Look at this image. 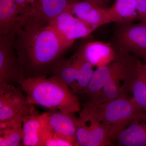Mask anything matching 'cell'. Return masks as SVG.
I'll list each match as a JSON object with an SVG mask.
<instances>
[{
	"label": "cell",
	"instance_id": "obj_1",
	"mask_svg": "<svg viewBox=\"0 0 146 146\" xmlns=\"http://www.w3.org/2000/svg\"><path fill=\"white\" fill-rule=\"evenodd\" d=\"M73 44L49 25L18 29L15 48L25 78L54 75Z\"/></svg>",
	"mask_w": 146,
	"mask_h": 146
},
{
	"label": "cell",
	"instance_id": "obj_2",
	"mask_svg": "<svg viewBox=\"0 0 146 146\" xmlns=\"http://www.w3.org/2000/svg\"><path fill=\"white\" fill-rule=\"evenodd\" d=\"M137 58L121 55L108 65L97 68L87 87L89 102L98 105L129 96L136 72Z\"/></svg>",
	"mask_w": 146,
	"mask_h": 146
},
{
	"label": "cell",
	"instance_id": "obj_3",
	"mask_svg": "<svg viewBox=\"0 0 146 146\" xmlns=\"http://www.w3.org/2000/svg\"><path fill=\"white\" fill-rule=\"evenodd\" d=\"M20 88L29 104L68 114L79 113L81 110L78 96L56 76L25 78Z\"/></svg>",
	"mask_w": 146,
	"mask_h": 146
},
{
	"label": "cell",
	"instance_id": "obj_4",
	"mask_svg": "<svg viewBox=\"0 0 146 146\" xmlns=\"http://www.w3.org/2000/svg\"><path fill=\"white\" fill-rule=\"evenodd\" d=\"M94 105L113 142L133 119L145 112L138 106L132 97L129 96Z\"/></svg>",
	"mask_w": 146,
	"mask_h": 146
},
{
	"label": "cell",
	"instance_id": "obj_5",
	"mask_svg": "<svg viewBox=\"0 0 146 146\" xmlns=\"http://www.w3.org/2000/svg\"><path fill=\"white\" fill-rule=\"evenodd\" d=\"M76 141L79 146H109L113 142L94 104L88 102L76 117Z\"/></svg>",
	"mask_w": 146,
	"mask_h": 146
},
{
	"label": "cell",
	"instance_id": "obj_6",
	"mask_svg": "<svg viewBox=\"0 0 146 146\" xmlns=\"http://www.w3.org/2000/svg\"><path fill=\"white\" fill-rule=\"evenodd\" d=\"M83 45L69 58L64 59L54 75L59 78L78 96L86 94L94 70L83 54Z\"/></svg>",
	"mask_w": 146,
	"mask_h": 146
},
{
	"label": "cell",
	"instance_id": "obj_7",
	"mask_svg": "<svg viewBox=\"0 0 146 146\" xmlns=\"http://www.w3.org/2000/svg\"><path fill=\"white\" fill-rule=\"evenodd\" d=\"M16 37L0 36V81L20 87L25 77L15 49Z\"/></svg>",
	"mask_w": 146,
	"mask_h": 146
},
{
	"label": "cell",
	"instance_id": "obj_8",
	"mask_svg": "<svg viewBox=\"0 0 146 146\" xmlns=\"http://www.w3.org/2000/svg\"><path fill=\"white\" fill-rule=\"evenodd\" d=\"M120 54H132L146 60V22L123 24L116 36Z\"/></svg>",
	"mask_w": 146,
	"mask_h": 146
},
{
	"label": "cell",
	"instance_id": "obj_9",
	"mask_svg": "<svg viewBox=\"0 0 146 146\" xmlns=\"http://www.w3.org/2000/svg\"><path fill=\"white\" fill-rule=\"evenodd\" d=\"M43 125L50 134H54L78 146L76 141V117L75 114L51 110L40 115Z\"/></svg>",
	"mask_w": 146,
	"mask_h": 146
},
{
	"label": "cell",
	"instance_id": "obj_10",
	"mask_svg": "<svg viewBox=\"0 0 146 146\" xmlns=\"http://www.w3.org/2000/svg\"><path fill=\"white\" fill-rule=\"evenodd\" d=\"M20 87L0 81V122L23 115L31 104Z\"/></svg>",
	"mask_w": 146,
	"mask_h": 146
},
{
	"label": "cell",
	"instance_id": "obj_11",
	"mask_svg": "<svg viewBox=\"0 0 146 146\" xmlns=\"http://www.w3.org/2000/svg\"><path fill=\"white\" fill-rule=\"evenodd\" d=\"M78 0H39L34 10L24 20L22 27L47 26Z\"/></svg>",
	"mask_w": 146,
	"mask_h": 146
},
{
	"label": "cell",
	"instance_id": "obj_12",
	"mask_svg": "<svg viewBox=\"0 0 146 146\" xmlns=\"http://www.w3.org/2000/svg\"><path fill=\"white\" fill-rule=\"evenodd\" d=\"M34 106L30 105L23 117L22 145L45 146L50 134L43 125Z\"/></svg>",
	"mask_w": 146,
	"mask_h": 146
},
{
	"label": "cell",
	"instance_id": "obj_13",
	"mask_svg": "<svg viewBox=\"0 0 146 146\" xmlns=\"http://www.w3.org/2000/svg\"><path fill=\"white\" fill-rule=\"evenodd\" d=\"M48 25L73 44L76 39L86 37L94 31L67 10L51 21Z\"/></svg>",
	"mask_w": 146,
	"mask_h": 146
},
{
	"label": "cell",
	"instance_id": "obj_14",
	"mask_svg": "<svg viewBox=\"0 0 146 146\" xmlns=\"http://www.w3.org/2000/svg\"><path fill=\"white\" fill-rule=\"evenodd\" d=\"M66 10L94 31L112 22L107 9L88 1L78 0Z\"/></svg>",
	"mask_w": 146,
	"mask_h": 146
},
{
	"label": "cell",
	"instance_id": "obj_15",
	"mask_svg": "<svg viewBox=\"0 0 146 146\" xmlns=\"http://www.w3.org/2000/svg\"><path fill=\"white\" fill-rule=\"evenodd\" d=\"M82 51L86 60L97 68L108 65L119 56L110 43L100 41L86 43Z\"/></svg>",
	"mask_w": 146,
	"mask_h": 146
},
{
	"label": "cell",
	"instance_id": "obj_16",
	"mask_svg": "<svg viewBox=\"0 0 146 146\" xmlns=\"http://www.w3.org/2000/svg\"><path fill=\"white\" fill-rule=\"evenodd\" d=\"M114 141L118 146H146V112L133 119Z\"/></svg>",
	"mask_w": 146,
	"mask_h": 146
},
{
	"label": "cell",
	"instance_id": "obj_17",
	"mask_svg": "<svg viewBox=\"0 0 146 146\" xmlns=\"http://www.w3.org/2000/svg\"><path fill=\"white\" fill-rule=\"evenodd\" d=\"M22 24L16 0H0V36L16 34Z\"/></svg>",
	"mask_w": 146,
	"mask_h": 146
},
{
	"label": "cell",
	"instance_id": "obj_18",
	"mask_svg": "<svg viewBox=\"0 0 146 146\" xmlns=\"http://www.w3.org/2000/svg\"><path fill=\"white\" fill-rule=\"evenodd\" d=\"M25 113L9 121L0 122V146L22 145L23 117Z\"/></svg>",
	"mask_w": 146,
	"mask_h": 146
},
{
	"label": "cell",
	"instance_id": "obj_19",
	"mask_svg": "<svg viewBox=\"0 0 146 146\" xmlns=\"http://www.w3.org/2000/svg\"><path fill=\"white\" fill-rule=\"evenodd\" d=\"M107 10L112 22L124 24L138 19L135 0H116Z\"/></svg>",
	"mask_w": 146,
	"mask_h": 146
},
{
	"label": "cell",
	"instance_id": "obj_20",
	"mask_svg": "<svg viewBox=\"0 0 146 146\" xmlns=\"http://www.w3.org/2000/svg\"><path fill=\"white\" fill-rule=\"evenodd\" d=\"M130 92L138 106L146 112V70L144 64L138 58L136 74L131 85Z\"/></svg>",
	"mask_w": 146,
	"mask_h": 146
},
{
	"label": "cell",
	"instance_id": "obj_21",
	"mask_svg": "<svg viewBox=\"0 0 146 146\" xmlns=\"http://www.w3.org/2000/svg\"><path fill=\"white\" fill-rule=\"evenodd\" d=\"M16 1L23 22L31 12L35 0H16Z\"/></svg>",
	"mask_w": 146,
	"mask_h": 146
},
{
	"label": "cell",
	"instance_id": "obj_22",
	"mask_svg": "<svg viewBox=\"0 0 146 146\" xmlns=\"http://www.w3.org/2000/svg\"><path fill=\"white\" fill-rule=\"evenodd\" d=\"M73 146L70 142L54 134H51L45 146Z\"/></svg>",
	"mask_w": 146,
	"mask_h": 146
},
{
	"label": "cell",
	"instance_id": "obj_23",
	"mask_svg": "<svg viewBox=\"0 0 146 146\" xmlns=\"http://www.w3.org/2000/svg\"><path fill=\"white\" fill-rule=\"evenodd\" d=\"M138 20L146 22V0H135Z\"/></svg>",
	"mask_w": 146,
	"mask_h": 146
},
{
	"label": "cell",
	"instance_id": "obj_24",
	"mask_svg": "<svg viewBox=\"0 0 146 146\" xmlns=\"http://www.w3.org/2000/svg\"><path fill=\"white\" fill-rule=\"evenodd\" d=\"M82 1H88L102 7H103L104 5V3L102 0H82Z\"/></svg>",
	"mask_w": 146,
	"mask_h": 146
},
{
	"label": "cell",
	"instance_id": "obj_25",
	"mask_svg": "<svg viewBox=\"0 0 146 146\" xmlns=\"http://www.w3.org/2000/svg\"><path fill=\"white\" fill-rule=\"evenodd\" d=\"M144 67H145V69L146 70V63L145 64V65H144Z\"/></svg>",
	"mask_w": 146,
	"mask_h": 146
}]
</instances>
